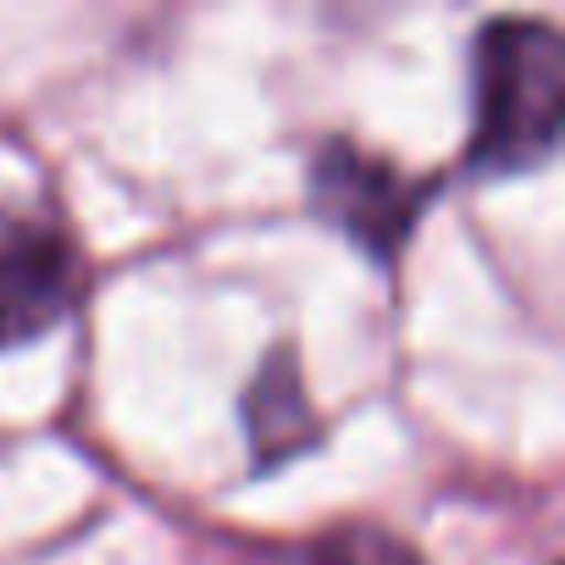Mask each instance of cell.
I'll return each mask as SVG.
<instances>
[{
	"mask_svg": "<svg viewBox=\"0 0 565 565\" xmlns=\"http://www.w3.org/2000/svg\"><path fill=\"white\" fill-rule=\"evenodd\" d=\"M427 194L433 189L422 178L399 172L394 161H383V156L350 145V139L322 145V156L311 167V200H317V211L339 233H350L366 255H377V260H394L399 255V244L411 238Z\"/></svg>",
	"mask_w": 565,
	"mask_h": 565,
	"instance_id": "cell-2",
	"label": "cell"
},
{
	"mask_svg": "<svg viewBox=\"0 0 565 565\" xmlns=\"http://www.w3.org/2000/svg\"><path fill=\"white\" fill-rule=\"evenodd\" d=\"M244 422H249V449H255L260 471L300 455L311 444V405H306V388H300V372H295L289 350H277L266 361V372L249 383Z\"/></svg>",
	"mask_w": 565,
	"mask_h": 565,
	"instance_id": "cell-4",
	"label": "cell"
},
{
	"mask_svg": "<svg viewBox=\"0 0 565 565\" xmlns=\"http://www.w3.org/2000/svg\"><path fill=\"white\" fill-rule=\"evenodd\" d=\"M73 306V249L67 238L0 205V350H18L62 322Z\"/></svg>",
	"mask_w": 565,
	"mask_h": 565,
	"instance_id": "cell-3",
	"label": "cell"
},
{
	"mask_svg": "<svg viewBox=\"0 0 565 565\" xmlns=\"http://www.w3.org/2000/svg\"><path fill=\"white\" fill-rule=\"evenodd\" d=\"M565 45L548 23L499 18L471 45V150L488 178L532 172L559 145Z\"/></svg>",
	"mask_w": 565,
	"mask_h": 565,
	"instance_id": "cell-1",
	"label": "cell"
},
{
	"mask_svg": "<svg viewBox=\"0 0 565 565\" xmlns=\"http://www.w3.org/2000/svg\"><path fill=\"white\" fill-rule=\"evenodd\" d=\"M311 565H422V554L383 526H339L311 548Z\"/></svg>",
	"mask_w": 565,
	"mask_h": 565,
	"instance_id": "cell-5",
	"label": "cell"
}]
</instances>
